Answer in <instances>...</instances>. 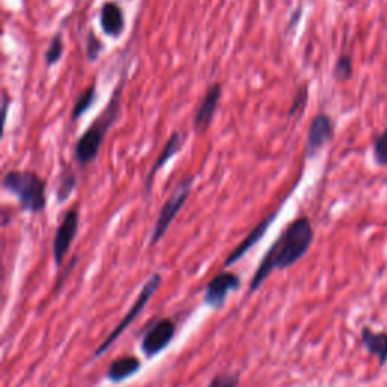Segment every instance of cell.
Here are the masks:
<instances>
[{
  "label": "cell",
  "instance_id": "obj_1",
  "mask_svg": "<svg viewBox=\"0 0 387 387\" xmlns=\"http://www.w3.org/2000/svg\"><path fill=\"white\" fill-rule=\"evenodd\" d=\"M315 231L312 221L307 217L294 219L283 230V233L269 247L262 262L259 264L256 273L251 278L248 292L253 294L264 285L265 280L274 273L276 269H286L301 260L308 248L312 247Z\"/></svg>",
  "mask_w": 387,
  "mask_h": 387
},
{
  "label": "cell",
  "instance_id": "obj_2",
  "mask_svg": "<svg viewBox=\"0 0 387 387\" xmlns=\"http://www.w3.org/2000/svg\"><path fill=\"white\" fill-rule=\"evenodd\" d=\"M124 86L125 76H123L118 85L115 86L111 100L104 108V111L99 115V118L90 125V129L86 130L79 140H77L74 145V159L81 167H86L99 156V151L104 142L106 133L109 132V129L120 118Z\"/></svg>",
  "mask_w": 387,
  "mask_h": 387
},
{
  "label": "cell",
  "instance_id": "obj_3",
  "mask_svg": "<svg viewBox=\"0 0 387 387\" xmlns=\"http://www.w3.org/2000/svg\"><path fill=\"white\" fill-rule=\"evenodd\" d=\"M2 186L17 198L22 210L29 214H40L47 205V183L34 171L13 170L4 177Z\"/></svg>",
  "mask_w": 387,
  "mask_h": 387
},
{
  "label": "cell",
  "instance_id": "obj_4",
  "mask_svg": "<svg viewBox=\"0 0 387 387\" xmlns=\"http://www.w3.org/2000/svg\"><path fill=\"white\" fill-rule=\"evenodd\" d=\"M194 183H196V176H188V177L183 179L177 185V188L172 191L170 198L165 201V205L162 206L159 215L156 218V222H154L153 230H151V238H150V245L151 247L156 245L158 242L163 236H165L170 226L172 224V221L176 219V217L179 215V212L182 210V208L185 206V203L188 201L191 192H192Z\"/></svg>",
  "mask_w": 387,
  "mask_h": 387
},
{
  "label": "cell",
  "instance_id": "obj_5",
  "mask_svg": "<svg viewBox=\"0 0 387 387\" xmlns=\"http://www.w3.org/2000/svg\"><path fill=\"white\" fill-rule=\"evenodd\" d=\"M161 283H162V276L159 273H154L149 278V282L142 286V289L140 290V295L137 297V299H135V303L132 304V307L129 308L128 313H125L124 318L118 322V325L115 327L112 330V333L104 339V342L99 348H97L94 355H93L94 359H95V357L103 355L106 351H108L109 348L115 344V341H117V339L121 336V333H124L125 328H128L135 321V319L138 318V315L142 312V308L147 306V303L150 301L151 297L158 292Z\"/></svg>",
  "mask_w": 387,
  "mask_h": 387
},
{
  "label": "cell",
  "instance_id": "obj_6",
  "mask_svg": "<svg viewBox=\"0 0 387 387\" xmlns=\"http://www.w3.org/2000/svg\"><path fill=\"white\" fill-rule=\"evenodd\" d=\"M77 230H79V210L69 209L64 214L60 226H57L53 239V259L57 266L62 265L77 235Z\"/></svg>",
  "mask_w": 387,
  "mask_h": 387
},
{
  "label": "cell",
  "instance_id": "obj_7",
  "mask_svg": "<svg viewBox=\"0 0 387 387\" xmlns=\"http://www.w3.org/2000/svg\"><path fill=\"white\" fill-rule=\"evenodd\" d=\"M174 334H176V324L170 318H162L154 322L147 333L144 334L141 342V351L151 359L158 355L171 344Z\"/></svg>",
  "mask_w": 387,
  "mask_h": 387
},
{
  "label": "cell",
  "instance_id": "obj_8",
  "mask_svg": "<svg viewBox=\"0 0 387 387\" xmlns=\"http://www.w3.org/2000/svg\"><path fill=\"white\" fill-rule=\"evenodd\" d=\"M334 137V125L330 115L324 112L315 115V118L311 121V128L307 133V142L304 154L307 159L315 158L327 144H330Z\"/></svg>",
  "mask_w": 387,
  "mask_h": 387
},
{
  "label": "cell",
  "instance_id": "obj_9",
  "mask_svg": "<svg viewBox=\"0 0 387 387\" xmlns=\"http://www.w3.org/2000/svg\"><path fill=\"white\" fill-rule=\"evenodd\" d=\"M240 287V278L238 274L230 271H222L210 280L205 290V304L212 308L224 306L230 292H235Z\"/></svg>",
  "mask_w": 387,
  "mask_h": 387
},
{
  "label": "cell",
  "instance_id": "obj_10",
  "mask_svg": "<svg viewBox=\"0 0 387 387\" xmlns=\"http://www.w3.org/2000/svg\"><path fill=\"white\" fill-rule=\"evenodd\" d=\"M221 95L222 85L219 82L209 86L196 112V117H194V129L197 132H206L209 129V125L215 118V112L218 109Z\"/></svg>",
  "mask_w": 387,
  "mask_h": 387
},
{
  "label": "cell",
  "instance_id": "obj_11",
  "mask_svg": "<svg viewBox=\"0 0 387 387\" xmlns=\"http://www.w3.org/2000/svg\"><path fill=\"white\" fill-rule=\"evenodd\" d=\"M278 214H280V209H276L273 214H269L268 217H265L262 221H260L259 224L253 230H251L244 239H242L240 244L227 256L224 266L227 268V266H231L233 264H236L238 260H240L242 257H244L248 253V251L257 244V242H260V239L265 236L268 229L271 227V224H273Z\"/></svg>",
  "mask_w": 387,
  "mask_h": 387
},
{
  "label": "cell",
  "instance_id": "obj_12",
  "mask_svg": "<svg viewBox=\"0 0 387 387\" xmlns=\"http://www.w3.org/2000/svg\"><path fill=\"white\" fill-rule=\"evenodd\" d=\"M182 147H183V137H182V135L179 132H172L170 135L167 144L163 145L162 151L159 153L158 159L154 161L151 170L147 174V177H145V182H144V194H145V197L150 196L151 188H153V180H154V177H156L158 171L162 170L163 165H165V163L170 159H172L174 156H176V154L180 151Z\"/></svg>",
  "mask_w": 387,
  "mask_h": 387
},
{
  "label": "cell",
  "instance_id": "obj_13",
  "mask_svg": "<svg viewBox=\"0 0 387 387\" xmlns=\"http://www.w3.org/2000/svg\"><path fill=\"white\" fill-rule=\"evenodd\" d=\"M100 26L103 32L112 36L118 38L124 31V13L121 6L114 2V0H108L102 5L100 9Z\"/></svg>",
  "mask_w": 387,
  "mask_h": 387
},
{
  "label": "cell",
  "instance_id": "obj_14",
  "mask_svg": "<svg viewBox=\"0 0 387 387\" xmlns=\"http://www.w3.org/2000/svg\"><path fill=\"white\" fill-rule=\"evenodd\" d=\"M360 339L367 354L376 357L380 362V366L383 367L387 363V333L374 332L369 327H363Z\"/></svg>",
  "mask_w": 387,
  "mask_h": 387
},
{
  "label": "cell",
  "instance_id": "obj_15",
  "mask_svg": "<svg viewBox=\"0 0 387 387\" xmlns=\"http://www.w3.org/2000/svg\"><path fill=\"white\" fill-rule=\"evenodd\" d=\"M140 369H141V360L138 357L123 355L111 363L108 372H106V376H108V380H111L112 383H121L124 380L130 379V376H133L135 374H138Z\"/></svg>",
  "mask_w": 387,
  "mask_h": 387
},
{
  "label": "cell",
  "instance_id": "obj_16",
  "mask_svg": "<svg viewBox=\"0 0 387 387\" xmlns=\"http://www.w3.org/2000/svg\"><path fill=\"white\" fill-rule=\"evenodd\" d=\"M76 182L77 179L72 167H64V170L60 174V180H57V186H56L57 203H64L70 198L76 188Z\"/></svg>",
  "mask_w": 387,
  "mask_h": 387
},
{
  "label": "cell",
  "instance_id": "obj_17",
  "mask_svg": "<svg viewBox=\"0 0 387 387\" xmlns=\"http://www.w3.org/2000/svg\"><path fill=\"white\" fill-rule=\"evenodd\" d=\"M97 97V90H95V83L93 82L90 86H86V88L82 91V94L77 97V100L74 102V106L72 109V121H77L82 115L88 111L93 103L95 102Z\"/></svg>",
  "mask_w": 387,
  "mask_h": 387
},
{
  "label": "cell",
  "instance_id": "obj_18",
  "mask_svg": "<svg viewBox=\"0 0 387 387\" xmlns=\"http://www.w3.org/2000/svg\"><path fill=\"white\" fill-rule=\"evenodd\" d=\"M64 50H65L64 35H62V32H56L52 36V40H50V43H48V47L44 53V62L48 69L61 61Z\"/></svg>",
  "mask_w": 387,
  "mask_h": 387
},
{
  "label": "cell",
  "instance_id": "obj_19",
  "mask_svg": "<svg viewBox=\"0 0 387 387\" xmlns=\"http://www.w3.org/2000/svg\"><path fill=\"white\" fill-rule=\"evenodd\" d=\"M353 76V57L350 55H341L337 57L333 69V77L339 82L350 81Z\"/></svg>",
  "mask_w": 387,
  "mask_h": 387
},
{
  "label": "cell",
  "instance_id": "obj_20",
  "mask_svg": "<svg viewBox=\"0 0 387 387\" xmlns=\"http://www.w3.org/2000/svg\"><path fill=\"white\" fill-rule=\"evenodd\" d=\"M374 159L376 165L387 167V128L374 140Z\"/></svg>",
  "mask_w": 387,
  "mask_h": 387
},
{
  "label": "cell",
  "instance_id": "obj_21",
  "mask_svg": "<svg viewBox=\"0 0 387 387\" xmlns=\"http://www.w3.org/2000/svg\"><path fill=\"white\" fill-rule=\"evenodd\" d=\"M103 50V43L99 40V36L94 34V31H90L85 40V55L86 60L90 62H94L99 60V56Z\"/></svg>",
  "mask_w": 387,
  "mask_h": 387
},
{
  "label": "cell",
  "instance_id": "obj_22",
  "mask_svg": "<svg viewBox=\"0 0 387 387\" xmlns=\"http://www.w3.org/2000/svg\"><path fill=\"white\" fill-rule=\"evenodd\" d=\"M307 99H308V91H307V86H301V88H299L294 97V100H292V104H290V109L287 112L289 117H292V115H295L297 112H301L304 108H306V104H307Z\"/></svg>",
  "mask_w": 387,
  "mask_h": 387
},
{
  "label": "cell",
  "instance_id": "obj_23",
  "mask_svg": "<svg viewBox=\"0 0 387 387\" xmlns=\"http://www.w3.org/2000/svg\"><path fill=\"white\" fill-rule=\"evenodd\" d=\"M238 384H239L238 374L224 372V374H217L208 387H238Z\"/></svg>",
  "mask_w": 387,
  "mask_h": 387
}]
</instances>
